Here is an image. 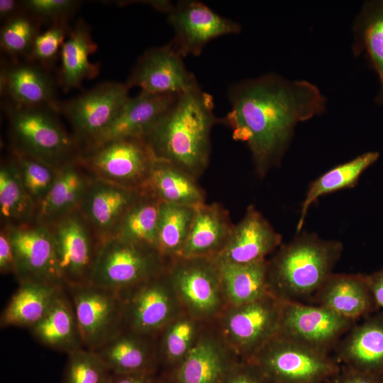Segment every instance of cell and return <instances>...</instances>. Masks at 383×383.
<instances>
[{
    "instance_id": "d6a6232c",
    "label": "cell",
    "mask_w": 383,
    "mask_h": 383,
    "mask_svg": "<svg viewBox=\"0 0 383 383\" xmlns=\"http://www.w3.org/2000/svg\"><path fill=\"white\" fill-rule=\"evenodd\" d=\"M96 48L88 28L83 22H79L60 50V82L65 92L79 87L84 80L93 79L99 74V65L89 60V56Z\"/></svg>"
},
{
    "instance_id": "9a60e30c",
    "label": "cell",
    "mask_w": 383,
    "mask_h": 383,
    "mask_svg": "<svg viewBox=\"0 0 383 383\" xmlns=\"http://www.w3.org/2000/svg\"><path fill=\"white\" fill-rule=\"evenodd\" d=\"M4 227L7 228L12 244L13 274L19 284L33 282L63 285L53 237L48 226L33 222Z\"/></svg>"
},
{
    "instance_id": "9c48e42d",
    "label": "cell",
    "mask_w": 383,
    "mask_h": 383,
    "mask_svg": "<svg viewBox=\"0 0 383 383\" xmlns=\"http://www.w3.org/2000/svg\"><path fill=\"white\" fill-rule=\"evenodd\" d=\"M282 300L268 292L252 301L229 306L221 319L224 342L234 355L251 359L278 334Z\"/></svg>"
},
{
    "instance_id": "e0dca14e",
    "label": "cell",
    "mask_w": 383,
    "mask_h": 383,
    "mask_svg": "<svg viewBox=\"0 0 383 383\" xmlns=\"http://www.w3.org/2000/svg\"><path fill=\"white\" fill-rule=\"evenodd\" d=\"M183 59L171 43L150 48L138 60L126 84L151 94H181L199 87Z\"/></svg>"
},
{
    "instance_id": "f6af8a7d",
    "label": "cell",
    "mask_w": 383,
    "mask_h": 383,
    "mask_svg": "<svg viewBox=\"0 0 383 383\" xmlns=\"http://www.w3.org/2000/svg\"><path fill=\"white\" fill-rule=\"evenodd\" d=\"M14 272V254L8 230L1 226L0 231V272L3 274Z\"/></svg>"
},
{
    "instance_id": "60d3db41",
    "label": "cell",
    "mask_w": 383,
    "mask_h": 383,
    "mask_svg": "<svg viewBox=\"0 0 383 383\" xmlns=\"http://www.w3.org/2000/svg\"><path fill=\"white\" fill-rule=\"evenodd\" d=\"M37 25L29 17L19 13L8 20L1 29V48L9 55H28L36 35Z\"/></svg>"
},
{
    "instance_id": "d4e9b609",
    "label": "cell",
    "mask_w": 383,
    "mask_h": 383,
    "mask_svg": "<svg viewBox=\"0 0 383 383\" xmlns=\"http://www.w3.org/2000/svg\"><path fill=\"white\" fill-rule=\"evenodd\" d=\"M233 226L228 211L220 204L204 203L196 206L179 257L215 258L225 247Z\"/></svg>"
},
{
    "instance_id": "7a4b0ae2",
    "label": "cell",
    "mask_w": 383,
    "mask_h": 383,
    "mask_svg": "<svg viewBox=\"0 0 383 383\" xmlns=\"http://www.w3.org/2000/svg\"><path fill=\"white\" fill-rule=\"evenodd\" d=\"M213 109L212 96L199 86L181 93L142 138L156 159L198 179L209 162L212 128L221 121Z\"/></svg>"
},
{
    "instance_id": "8fae6325",
    "label": "cell",
    "mask_w": 383,
    "mask_h": 383,
    "mask_svg": "<svg viewBox=\"0 0 383 383\" xmlns=\"http://www.w3.org/2000/svg\"><path fill=\"white\" fill-rule=\"evenodd\" d=\"M166 271L119 292L123 302V330L152 337L180 314L182 306Z\"/></svg>"
},
{
    "instance_id": "603a6c76",
    "label": "cell",
    "mask_w": 383,
    "mask_h": 383,
    "mask_svg": "<svg viewBox=\"0 0 383 383\" xmlns=\"http://www.w3.org/2000/svg\"><path fill=\"white\" fill-rule=\"evenodd\" d=\"M0 87L13 105L44 107L59 111L55 87L51 76L40 67L31 63H15L1 71Z\"/></svg>"
},
{
    "instance_id": "52a82bcc",
    "label": "cell",
    "mask_w": 383,
    "mask_h": 383,
    "mask_svg": "<svg viewBox=\"0 0 383 383\" xmlns=\"http://www.w3.org/2000/svg\"><path fill=\"white\" fill-rule=\"evenodd\" d=\"M271 383H323L340 371L338 361L277 334L252 358Z\"/></svg>"
},
{
    "instance_id": "836d02e7",
    "label": "cell",
    "mask_w": 383,
    "mask_h": 383,
    "mask_svg": "<svg viewBox=\"0 0 383 383\" xmlns=\"http://www.w3.org/2000/svg\"><path fill=\"white\" fill-rule=\"evenodd\" d=\"M379 157V153L370 151L353 160L335 166L311 182L302 202L296 225L299 233L304 226L310 206L321 196L354 187L361 174Z\"/></svg>"
},
{
    "instance_id": "44dd1931",
    "label": "cell",
    "mask_w": 383,
    "mask_h": 383,
    "mask_svg": "<svg viewBox=\"0 0 383 383\" xmlns=\"http://www.w3.org/2000/svg\"><path fill=\"white\" fill-rule=\"evenodd\" d=\"M334 350L346 367L383 376V312L379 311L353 326Z\"/></svg>"
},
{
    "instance_id": "7c38bea8",
    "label": "cell",
    "mask_w": 383,
    "mask_h": 383,
    "mask_svg": "<svg viewBox=\"0 0 383 383\" xmlns=\"http://www.w3.org/2000/svg\"><path fill=\"white\" fill-rule=\"evenodd\" d=\"M65 289L74 307L84 348L94 350L123 331L119 292L91 284Z\"/></svg>"
},
{
    "instance_id": "5b68a950",
    "label": "cell",
    "mask_w": 383,
    "mask_h": 383,
    "mask_svg": "<svg viewBox=\"0 0 383 383\" xmlns=\"http://www.w3.org/2000/svg\"><path fill=\"white\" fill-rule=\"evenodd\" d=\"M168 262L154 247L110 238L101 244L90 284L122 292L165 272Z\"/></svg>"
},
{
    "instance_id": "7402d4cb",
    "label": "cell",
    "mask_w": 383,
    "mask_h": 383,
    "mask_svg": "<svg viewBox=\"0 0 383 383\" xmlns=\"http://www.w3.org/2000/svg\"><path fill=\"white\" fill-rule=\"evenodd\" d=\"M316 305L357 323L378 311L366 274L333 273L314 294Z\"/></svg>"
},
{
    "instance_id": "3957f363",
    "label": "cell",
    "mask_w": 383,
    "mask_h": 383,
    "mask_svg": "<svg viewBox=\"0 0 383 383\" xmlns=\"http://www.w3.org/2000/svg\"><path fill=\"white\" fill-rule=\"evenodd\" d=\"M297 233L268 260L269 290L282 301L313 298L333 273L343 250L338 240L305 231Z\"/></svg>"
},
{
    "instance_id": "d590c367",
    "label": "cell",
    "mask_w": 383,
    "mask_h": 383,
    "mask_svg": "<svg viewBox=\"0 0 383 383\" xmlns=\"http://www.w3.org/2000/svg\"><path fill=\"white\" fill-rule=\"evenodd\" d=\"M162 202L141 190L119 222L111 238L156 248L157 229Z\"/></svg>"
},
{
    "instance_id": "4dcf8cb0",
    "label": "cell",
    "mask_w": 383,
    "mask_h": 383,
    "mask_svg": "<svg viewBox=\"0 0 383 383\" xmlns=\"http://www.w3.org/2000/svg\"><path fill=\"white\" fill-rule=\"evenodd\" d=\"M64 287L33 282L20 283L2 312L1 327L30 329L44 316Z\"/></svg>"
},
{
    "instance_id": "484cf974",
    "label": "cell",
    "mask_w": 383,
    "mask_h": 383,
    "mask_svg": "<svg viewBox=\"0 0 383 383\" xmlns=\"http://www.w3.org/2000/svg\"><path fill=\"white\" fill-rule=\"evenodd\" d=\"M237 360L231 358L225 346L209 336H200L196 344L172 371V383H219Z\"/></svg>"
},
{
    "instance_id": "ac0fdd59",
    "label": "cell",
    "mask_w": 383,
    "mask_h": 383,
    "mask_svg": "<svg viewBox=\"0 0 383 383\" xmlns=\"http://www.w3.org/2000/svg\"><path fill=\"white\" fill-rule=\"evenodd\" d=\"M140 194L141 190L92 177L79 211L103 242L113 236L121 218Z\"/></svg>"
},
{
    "instance_id": "277c9868",
    "label": "cell",
    "mask_w": 383,
    "mask_h": 383,
    "mask_svg": "<svg viewBox=\"0 0 383 383\" xmlns=\"http://www.w3.org/2000/svg\"><path fill=\"white\" fill-rule=\"evenodd\" d=\"M45 107L12 105L8 109L11 148L60 168L76 159L80 147Z\"/></svg>"
},
{
    "instance_id": "30bf717a",
    "label": "cell",
    "mask_w": 383,
    "mask_h": 383,
    "mask_svg": "<svg viewBox=\"0 0 383 383\" xmlns=\"http://www.w3.org/2000/svg\"><path fill=\"white\" fill-rule=\"evenodd\" d=\"M48 226L53 237L63 285L90 284L102 242L79 210Z\"/></svg>"
},
{
    "instance_id": "83f0119b",
    "label": "cell",
    "mask_w": 383,
    "mask_h": 383,
    "mask_svg": "<svg viewBox=\"0 0 383 383\" xmlns=\"http://www.w3.org/2000/svg\"><path fill=\"white\" fill-rule=\"evenodd\" d=\"M151 338L123 330L93 351L112 373H155L157 357Z\"/></svg>"
},
{
    "instance_id": "cb8c5ba5",
    "label": "cell",
    "mask_w": 383,
    "mask_h": 383,
    "mask_svg": "<svg viewBox=\"0 0 383 383\" xmlns=\"http://www.w3.org/2000/svg\"><path fill=\"white\" fill-rule=\"evenodd\" d=\"M91 179L76 159L61 166L37 209L35 222L48 226L78 211Z\"/></svg>"
},
{
    "instance_id": "74e56055",
    "label": "cell",
    "mask_w": 383,
    "mask_h": 383,
    "mask_svg": "<svg viewBox=\"0 0 383 383\" xmlns=\"http://www.w3.org/2000/svg\"><path fill=\"white\" fill-rule=\"evenodd\" d=\"M199 322L188 313H180L161 331L160 356L168 365L174 366L173 370L199 340Z\"/></svg>"
},
{
    "instance_id": "6da1fadb",
    "label": "cell",
    "mask_w": 383,
    "mask_h": 383,
    "mask_svg": "<svg viewBox=\"0 0 383 383\" xmlns=\"http://www.w3.org/2000/svg\"><path fill=\"white\" fill-rule=\"evenodd\" d=\"M228 99L231 110L221 121L231 128L234 140L247 145L260 177L281 162L296 125L326 109V99L316 84L275 73L233 84Z\"/></svg>"
},
{
    "instance_id": "5bb4252c",
    "label": "cell",
    "mask_w": 383,
    "mask_h": 383,
    "mask_svg": "<svg viewBox=\"0 0 383 383\" xmlns=\"http://www.w3.org/2000/svg\"><path fill=\"white\" fill-rule=\"evenodd\" d=\"M278 335L321 353L334 350L354 321L319 305L282 301Z\"/></svg>"
},
{
    "instance_id": "8d00e7d4",
    "label": "cell",
    "mask_w": 383,
    "mask_h": 383,
    "mask_svg": "<svg viewBox=\"0 0 383 383\" xmlns=\"http://www.w3.org/2000/svg\"><path fill=\"white\" fill-rule=\"evenodd\" d=\"M196 207L162 203L156 249L168 262L180 256L187 240Z\"/></svg>"
},
{
    "instance_id": "2e32d148",
    "label": "cell",
    "mask_w": 383,
    "mask_h": 383,
    "mask_svg": "<svg viewBox=\"0 0 383 383\" xmlns=\"http://www.w3.org/2000/svg\"><path fill=\"white\" fill-rule=\"evenodd\" d=\"M174 35L170 43L183 57L201 54L211 40L241 31L240 25L212 11L202 2L192 0L174 4L168 14Z\"/></svg>"
},
{
    "instance_id": "f907efd6",
    "label": "cell",
    "mask_w": 383,
    "mask_h": 383,
    "mask_svg": "<svg viewBox=\"0 0 383 383\" xmlns=\"http://www.w3.org/2000/svg\"><path fill=\"white\" fill-rule=\"evenodd\" d=\"M157 383H172L168 379H158Z\"/></svg>"
},
{
    "instance_id": "681fc988",
    "label": "cell",
    "mask_w": 383,
    "mask_h": 383,
    "mask_svg": "<svg viewBox=\"0 0 383 383\" xmlns=\"http://www.w3.org/2000/svg\"><path fill=\"white\" fill-rule=\"evenodd\" d=\"M20 4L14 0H1L0 1V16L3 19H7L6 21L14 16L18 15Z\"/></svg>"
},
{
    "instance_id": "8992f818",
    "label": "cell",
    "mask_w": 383,
    "mask_h": 383,
    "mask_svg": "<svg viewBox=\"0 0 383 383\" xmlns=\"http://www.w3.org/2000/svg\"><path fill=\"white\" fill-rule=\"evenodd\" d=\"M155 157L141 138L111 140L81 149L77 162L93 177L140 190Z\"/></svg>"
},
{
    "instance_id": "d6986e66",
    "label": "cell",
    "mask_w": 383,
    "mask_h": 383,
    "mask_svg": "<svg viewBox=\"0 0 383 383\" xmlns=\"http://www.w3.org/2000/svg\"><path fill=\"white\" fill-rule=\"evenodd\" d=\"M282 237L253 206L234 224L221 252L215 257L223 262L245 264L267 260L282 245Z\"/></svg>"
},
{
    "instance_id": "ab89813d",
    "label": "cell",
    "mask_w": 383,
    "mask_h": 383,
    "mask_svg": "<svg viewBox=\"0 0 383 383\" xmlns=\"http://www.w3.org/2000/svg\"><path fill=\"white\" fill-rule=\"evenodd\" d=\"M112 372L93 351L81 348L67 354L62 383H111Z\"/></svg>"
},
{
    "instance_id": "b9f144b4",
    "label": "cell",
    "mask_w": 383,
    "mask_h": 383,
    "mask_svg": "<svg viewBox=\"0 0 383 383\" xmlns=\"http://www.w3.org/2000/svg\"><path fill=\"white\" fill-rule=\"evenodd\" d=\"M65 23L53 24L43 33H39L28 56L32 60L48 63L57 55L65 42L67 33Z\"/></svg>"
},
{
    "instance_id": "ffe728a7",
    "label": "cell",
    "mask_w": 383,
    "mask_h": 383,
    "mask_svg": "<svg viewBox=\"0 0 383 383\" xmlns=\"http://www.w3.org/2000/svg\"><path fill=\"white\" fill-rule=\"evenodd\" d=\"M179 94H151L141 91L135 97H130L110 124L84 148L117 139L142 138L170 108Z\"/></svg>"
},
{
    "instance_id": "e575fe53",
    "label": "cell",
    "mask_w": 383,
    "mask_h": 383,
    "mask_svg": "<svg viewBox=\"0 0 383 383\" xmlns=\"http://www.w3.org/2000/svg\"><path fill=\"white\" fill-rule=\"evenodd\" d=\"M36 207L27 194L17 167L9 157L0 167L1 226L16 227L35 222Z\"/></svg>"
},
{
    "instance_id": "ba28073f",
    "label": "cell",
    "mask_w": 383,
    "mask_h": 383,
    "mask_svg": "<svg viewBox=\"0 0 383 383\" xmlns=\"http://www.w3.org/2000/svg\"><path fill=\"white\" fill-rule=\"evenodd\" d=\"M166 272L181 306L196 319L213 317L226 303L215 258L175 257Z\"/></svg>"
},
{
    "instance_id": "c3c4849f",
    "label": "cell",
    "mask_w": 383,
    "mask_h": 383,
    "mask_svg": "<svg viewBox=\"0 0 383 383\" xmlns=\"http://www.w3.org/2000/svg\"><path fill=\"white\" fill-rule=\"evenodd\" d=\"M155 373L138 372L128 374L112 373L111 383H157Z\"/></svg>"
},
{
    "instance_id": "bcb514c9",
    "label": "cell",
    "mask_w": 383,
    "mask_h": 383,
    "mask_svg": "<svg viewBox=\"0 0 383 383\" xmlns=\"http://www.w3.org/2000/svg\"><path fill=\"white\" fill-rule=\"evenodd\" d=\"M333 376L332 383H383V376L375 375L351 368Z\"/></svg>"
},
{
    "instance_id": "f546056e",
    "label": "cell",
    "mask_w": 383,
    "mask_h": 383,
    "mask_svg": "<svg viewBox=\"0 0 383 383\" xmlns=\"http://www.w3.org/2000/svg\"><path fill=\"white\" fill-rule=\"evenodd\" d=\"M353 33L354 54L365 55L377 74L379 87L374 101L383 106V0L363 3L355 19Z\"/></svg>"
},
{
    "instance_id": "7dc6e473",
    "label": "cell",
    "mask_w": 383,
    "mask_h": 383,
    "mask_svg": "<svg viewBox=\"0 0 383 383\" xmlns=\"http://www.w3.org/2000/svg\"><path fill=\"white\" fill-rule=\"evenodd\" d=\"M370 289L378 307L383 308V266L378 270L366 274Z\"/></svg>"
},
{
    "instance_id": "1f68e13d",
    "label": "cell",
    "mask_w": 383,
    "mask_h": 383,
    "mask_svg": "<svg viewBox=\"0 0 383 383\" xmlns=\"http://www.w3.org/2000/svg\"><path fill=\"white\" fill-rule=\"evenodd\" d=\"M216 262L229 306L252 301L270 292L267 260L245 264Z\"/></svg>"
},
{
    "instance_id": "f1b7e54d",
    "label": "cell",
    "mask_w": 383,
    "mask_h": 383,
    "mask_svg": "<svg viewBox=\"0 0 383 383\" xmlns=\"http://www.w3.org/2000/svg\"><path fill=\"white\" fill-rule=\"evenodd\" d=\"M140 190L165 204L196 207L206 203L205 193L197 179L163 160L155 159Z\"/></svg>"
},
{
    "instance_id": "ee69618b",
    "label": "cell",
    "mask_w": 383,
    "mask_h": 383,
    "mask_svg": "<svg viewBox=\"0 0 383 383\" xmlns=\"http://www.w3.org/2000/svg\"><path fill=\"white\" fill-rule=\"evenodd\" d=\"M219 383H271L253 360L236 361L227 371Z\"/></svg>"
},
{
    "instance_id": "4316f807",
    "label": "cell",
    "mask_w": 383,
    "mask_h": 383,
    "mask_svg": "<svg viewBox=\"0 0 383 383\" xmlns=\"http://www.w3.org/2000/svg\"><path fill=\"white\" fill-rule=\"evenodd\" d=\"M64 287L44 316L30 328L41 344L68 354L84 348L74 307Z\"/></svg>"
},
{
    "instance_id": "7bdbcfd3",
    "label": "cell",
    "mask_w": 383,
    "mask_h": 383,
    "mask_svg": "<svg viewBox=\"0 0 383 383\" xmlns=\"http://www.w3.org/2000/svg\"><path fill=\"white\" fill-rule=\"evenodd\" d=\"M79 1L72 0H27L22 1L26 11L34 17L50 21L53 24L65 23L75 11Z\"/></svg>"
},
{
    "instance_id": "4fadbf2b",
    "label": "cell",
    "mask_w": 383,
    "mask_h": 383,
    "mask_svg": "<svg viewBox=\"0 0 383 383\" xmlns=\"http://www.w3.org/2000/svg\"><path fill=\"white\" fill-rule=\"evenodd\" d=\"M126 83L104 82L60 104L59 111L69 121L72 135L82 149L110 124L130 99Z\"/></svg>"
},
{
    "instance_id": "f35d334b",
    "label": "cell",
    "mask_w": 383,
    "mask_h": 383,
    "mask_svg": "<svg viewBox=\"0 0 383 383\" xmlns=\"http://www.w3.org/2000/svg\"><path fill=\"white\" fill-rule=\"evenodd\" d=\"M10 158L16 165L22 184L37 209L55 182L59 168L13 148H11Z\"/></svg>"
}]
</instances>
